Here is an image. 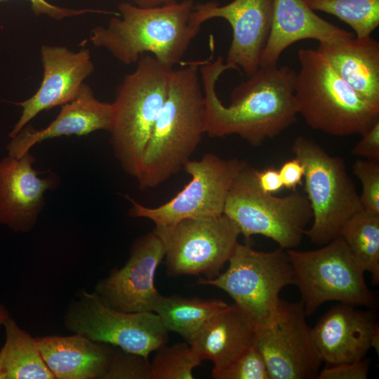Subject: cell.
<instances>
[{"label": "cell", "instance_id": "obj_1", "mask_svg": "<svg viewBox=\"0 0 379 379\" xmlns=\"http://www.w3.org/2000/svg\"><path fill=\"white\" fill-rule=\"evenodd\" d=\"M232 67L221 56L202 61L199 74L206 105V133L222 138L237 135L258 147L289 128L298 115L294 83L296 72L288 66L259 67L232 91L225 105L216 83Z\"/></svg>", "mask_w": 379, "mask_h": 379}, {"label": "cell", "instance_id": "obj_2", "mask_svg": "<svg viewBox=\"0 0 379 379\" xmlns=\"http://www.w3.org/2000/svg\"><path fill=\"white\" fill-rule=\"evenodd\" d=\"M194 61L173 69L168 92L145 147L140 189L154 188L177 174L206 133V105L199 67Z\"/></svg>", "mask_w": 379, "mask_h": 379}, {"label": "cell", "instance_id": "obj_3", "mask_svg": "<svg viewBox=\"0 0 379 379\" xmlns=\"http://www.w3.org/2000/svg\"><path fill=\"white\" fill-rule=\"evenodd\" d=\"M194 4L193 0H183L144 8L122 2L119 15L111 18L107 26L91 31L90 41L126 65L147 54L173 67L199 33L190 22Z\"/></svg>", "mask_w": 379, "mask_h": 379}, {"label": "cell", "instance_id": "obj_4", "mask_svg": "<svg viewBox=\"0 0 379 379\" xmlns=\"http://www.w3.org/2000/svg\"><path fill=\"white\" fill-rule=\"evenodd\" d=\"M294 83L298 114L312 129L334 136L363 135L379 120L377 108L360 96L317 49L298 51Z\"/></svg>", "mask_w": 379, "mask_h": 379}, {"label": "cell", "instance_id": "obj_5", "mask_svg": "<svg viewBox=\"0 0 379 379\" xmlns=\"http://www.w3.org/2000/svg\"><path fill=\"white\" fill-rule=\"evenodd\" d=\"M136 63L135 70L125 75L117 88L109 130L115 157L123 170L135 178L166 99L173 69L147 54Z\"/></svg>", "mask_w": 379, "mask_h": 379}, {"label": "cell", "instance_id": "obj_6", "mask_svg": "<svg viewBox=\"0 0 379 379\" xmlns=\"http://www.w3.org/2000/svg\"><path fill=\"white\" fill-rule=\"evenodd\" d=\"M292 151L304 166L305 192L312 213L305 235L321 246L337 237L348 219L362 210L360 196L340 157L303 136L295 138Z\"/></svg>", "mask_w": 379, "mask_h": 379}, {"label": "cell", "instance_id": "obj_7", "mask_svg": "<svg viewBox=\"0 0 379 379\" xmlns=\"http://www.w3.org/2000/svg\"><path fill=\"white\" fill-rule=\"evenodd\" d=\"M254 170L246 163L239 171L227 194L223 214L247 240L261 235L273 240L279 248L294 249L312 218L306 195L296 190L282 197L265 193L256 184Z\"/></svg>", "mask_w": 379, "mask_h": 379}, {"label": "cell", "instance_id": "obj_8", "mask_svg": "<svg viewBox=\"0 0 379 379\" xmlns=\"http://www.w3.org/2000/svg\"><path fill=\"white\" fill-rule=\"evenodd\" d=\"M286 252L307 317L328 301L376 307L377 298L366 283L365 272L340 236L314 250Z\"/></svg>", "mask_w": 379, "mask_h": 379}, {"label": "cell", "instance_id": "obj_9", "mask_svg": "<svg viewBox=\"0 0 379 379\" xmlns=\"http://www.w3.org/2000/svg\"><path fill=\"white\" fill-rule=\"evenodd\" d=\"M227 262L224 272L210 279L199 278L198 284L225 291L253 317L258 327L272 324L279 315L281 291L294 285L286 250L259 251L238 243Z\"/></svg>", "mask_w": 379, "mask_h": 379}, {"label": "cell", "instance_id": "obj_10", "mask_svg": "<svg viewBox=\"0 0 379 379\" xmlns=\"http://www.w3.org/2000/svg\"><path fill=\"white\" fill-rule=\"evenodd\" d=\"M246 164L238 159H222L208 153L198 160L190 159L183 166L190 182L172 199L156 206H144L128 196L129 215L152 220L156 228L173 225L192 218L216 217L223 214L230 187Z\"/></svg>", "mask_w": 379, "mask_h": 379}, {"label": "cell", "instance_id": "obj_11", "mask_svg": "<svg viewBox=\"0 0 379 379\" xmlns=\"http://www.w3.org/2000/svg\"><path fill=\"white\" fill-rule=\"evenodd\" d=\"M65 323L76 334L148 359L168 340V331L157 313L116 310L96 292L83 291L71 304Z\"/></svg>", "mask_w": 379, "mask_h": 379}, {"label": "cell", "instance_id": "obj_12", "mask_svg": "<svg viewBox=\"0 0 379 379\" xmlns=\"http://www.w3.org/2000/svg\"><path fill=\"white\" fill-rule=\"evenodd\" d=\"M154 230L164 244L168 274H203L206 279L220 274L241 234L236 224L225 214L185 219Z\"/></svg>", "mask_w": 379, "mask_h": 379}, {"label": "cell", "instance_id": "obj_13", "mask_svg": "<svg viewBox=\"0 0 379 379\" xmlns=\"http://www.w3.org/2000/svg\"><path fill=\"white\" fill-rule=\"evenodd\" d=\"M301 300L281 299L276 320L258 327L255 345L270 379H317L322 364Z\"/></svg>", "mask_w": 379, "mask_h": 379}, {"label": "cell", "instance_id": "obj_14", "mask_svg": "<svg viewBox=\"0 0 379 379\" xmlns=\"http://www.w3.org/2000/svg\"><path fill=\"white\" fill-rule=\"evenodd\" d=\"M272 15L273 0H233L223 6L211 1L194 4L190 22L199 32L202 24L208 20H225L232 30L225 63L249 77L259 68Z\"/></svg>", "mask_w": 379, "mask_h": 379}, {"label": "cell", "instance_id": "obj_15", "mask_svg": "<svg viewBox=\"0 0 379 379\" xmlns=\"http://www.w3.org/2000/svg\"><path fill=\"white\" fill-rule=\"evenodd\" d=\"M164 256V244L154 230L139 237L126 263L101 281L96 293L118 310L154 312L161 296L155 287L154 277Z\"/></svg>", "mask_w": 379, "mask_h": 379}, {"label": "cell", "instance_id": "obj_16", "mask_svg": "<svg viewBox=\"0 0 379 379\" xmlns=\"http://www.w3.org/2000/svg\"><path fill=\"white\" fill-rule=\"evenodd\" d=\"M40 53L42 81L32 96L16 103L22 111L9 133L11 138L41 112L73 100L94 71L90 51L85 47L73 51L65 46L44 45Z\"/></svg>", "mask_w": 379, "mask_h": 379}, {"label": "cell", "instance_id": "obj_17", "mask_svg": "<svg viewBox=\"0 0 379 379\" xmlns=\"http://www.w3.org/2000/svg\"><path fill=\"white\" fill-rule=\"evenodd\" d=\"M312 331L319 357L326 366L362 359L371 348L378 354L379 325L371 309L338 302Z\"/></svg>", "mask_w": 379, "mask_h": 379}, {"label": "cell", "instance_id": "obj_18", "mask_svg": "<svg viewBox=\"0 0 379 379\" xmlns=\"http://www.w3.org/2000/svg\"><path fill=\"white\" fill-rule=\"evenodd\" d=\"M34 161L29 151L0 162V223L14 231L32 228L44 206V192L55 184L53 176H39Z\"/></svg>", "mask_w": 379, "mask_h": 379}, {"label": "cell", "instance_id": "obj_19", "mask_svg": "<svg viewBox=\"0 0 379 379\" xmlns=\"http://www.w3.org/2000/svg\"><path fill=\"white\" fill-rule=\"evenodd\" d=\"M112 103L98 100L91 88L84 84L78 95L62 105L57 117L46 127H24L7 145L8 155L20 157L36 144L63 135H84L100 130L109 131Z\"/></svg>", "mask_w": 379, "mask_h": 379}, {"label": "cell", "instance_id": "obj_20", "mask_svg": "<svg viewBox=\"0 0 379 379\" xmlns=\"http://www.w3.org/2000/svg\"><path fill=\"white\" fill-rule=\"evenodd\" d=\"M258 325L233 303L213 314L190 343L201 360L213 364L212 378L255 344Z\"/></svg>", "mask_w": 379, "mask_h": 379}, {"label": "cell", "instance_id": "obj_21", "mask_svg": "<svg viewBox=\"0 0 379 379\" xmlns=\"http://www.w3.org/2000/svg\"><path fill=\"white\" fill-rule=\"evenodd\" d=\"M352 36L317 15L304 0H273L270 33L259 67L277 65L282 53L303 39L327 42Z\"/></svg>", "mask_w": 379, "mask_h": 379}, {"label": "cell", "instance_id": "obj_22", "mask_svg": "<svg viewBox=\"0 0 379 379\" xmlns=\"http://www.w3.org/2000/svg\"><path fill=\"white\" fill-rule=\"evenodd\" d=\"M317 50L360 96L379 108V43L355 35L319 42Z\"/></svg>", "mask_w": 379, "mask_h": 379}, {"label": "cell", "instance_id": "obj_23", "mask_svg": "<svg viewBox=\"0 0 379 379\" xmlns=\"http://www.w3.org/2000/svg\"><path fill=\"white\" fill-rule=\"evenodd\" d=\"M41 357L58 379L104 378L114 347L80 334L36 338Z\"/></svg>", "mask_w": 379, "mask_h": 379}, {"label": "cell", "instance_id": "obj_24", "mask_svg": "<svg viewBox=\"0 0 379 379\" xmlns=\"http://www.w3.org/2000/svg\"><path fill=\"white\" fill-rule=\"evenodd\" d=\"M3 326L6 341L0 350V379H53L36 338L21 329L10 317Z\"/></svg>", "mask_w": 379, "mask_h": 379}, {"label": "cell", "instance_id": "obj_25", "mask_svg": "<svg viewBox=\"0 0 379 379\" xmlns=\"http://www.w3.org/2000/svg\"><path fill=\"white\" fill-rule=\"evenodd\" d=\"M227 305L218 299L161 295L154 312L168 332L179 334L190 344L206 322Z\"/></svg>", "mask_w": 379, "mask_h": 379}, {"label": "cell", "instance_id": "obj_26", "mask_svg": "<svg viewBox=\"0 0 379 379\" xmlns=\"http://www.w3.org/2000/svg\"><path fill=\"white\" fill-rule=\"evenodd\" d=\"M352 257L372 283L379 284V214L364 209L345 223L340 234Z\"/></svg>", "mask_w": 379, "mask_h": 379}, {"label": "cell", "instance_id": "obj_27", "mask_svg": "<svg viewBox=\"0 0 379 379\" xmlns=\"http://www.w3.org/2000/svg\"><path fill=\"white\" fill-rule=\"evenodd\" d=\"M314 11L333 15L355 32L357 37L370 36L379 26V0H304Z\"/></svg>", "mask_w": 379, "mask_h": 379}, {"label": "cell", "instance_id": "obj_28", "mask_svg": "<svg viewBox=\"0 0 379 379\" xmlns=\"http://www.w3.org/2000/svg\"><path fill=\"white\" fill-rule=\"evenodd\" d=\"M201 360L187 342L166 344L156 350L150 363L151 379H193Z\"/></svg>", "mask_w": 379, "mask_h": 379}, {"label": "cell", "instance_id": "obj_29", "mask_svg": "<svg viewBox=\"0 0 379 379\" xmlns=\"http://www.w3.org/2000/svg\"><path fill=\"white\" fill-rule=\"evenodd\" d=\"M213 378L270 379V377L265 361L255 344Z\"/></svg>", "mask_w": 379, "mask_h": 379}, {"label": "cell", "instance_id": "obj_30", "mask_svg": "<svg viewBox=\"0 0 379 379\" xmlns=\"http://www.w3.org/2000/svg\"><path fill=\"white\" fill-rule=\"evenodd\" d=\"M352 171L361 184L362 209L379 214V161L358 158L352 164Z\"/></svg>", "mask_w": 379, "mask_h": 379}, {"label": "cell", "instance_id": "obj_31", "mask_svg": "<svg viewBox=\"0 0 379 379\" xmlns=\"http://www.w3.org/2000/svg\"><path fill=\"white\" fill-rule=\"evenodd\" d=\"M114 347L115 349L104 378L151 379L148 359Z\"/></svg>", "mask_w": 379, "mask_h": 379}, {"label": "cell", "instance_id": "obj_32", "mask_svg": "<svg viewBox=\"0 0 379 379\" xmlns=\"http://www.w3.org/2000/svg\"><path fill=\"white\" fill-rule=\"evenodd\" d=\"M371 360H360L326 366L320 370L317 379H366Z\"/></svg>", "mask_w": 379, "mask_h": 379}, {"label": "cell", "instance_id": "obj_33", "mask_svg": "<svg viewBox=\"0 0 379 379\" xmlns=\"http://www.w3.org/2000/svg\"><path fill=\"white\" fill-rule=\"evenodd\" d=\"M361 136L352 149L353 154L359 158L379 161V120Z\"/></svg>", "mask_w": 379, "mask_h": 379}, {"label": "cell", "instance_id": "obj_34", "mask_svg": "<svg viewBox=\"0 0 379 379\" xmlns=\"http://www.w3.org/2000/svg\"><path fill=\"white\" fill-rule=\"evenodd\" d=\"M6 0H0L1 1ZM35 15H46L56 20L79 15L88 13L102 12L94 9H70L53 5L46 0H28Z\"/></svg>", "mask_w": 379, "mask_h": 379}, {"label": "cell", "instance_id": "obj_35", "mask_svg": "<svg viewBox=\"0 0 379 379\" xmlns=\"http://www.w3.org/2000/svg\"><path fill=\"white\" fill-rule=\"evenodd\" d=\"M284 187L295 190L302 183L305 169L302 162L296 157L286 161L279 169Z\"/></svg>", "mask_w": 379, "mask_h": 379}, {"label": "cell", "instance_id": "obj_36", "mask_svg": "<svg viewBox=\"0 0 379 379\" xmlns=\"http://www.w3.org/2000/svg\"><path fill=\"white\" fill-rule=\"evenodd\" d=\"M254 177L258 187L265 193L274 194L284 187L279 170L274 168L262 171L255 169Z\"/></svg>", "mask_w": 379, "mask_h": 379}, {"label": "cell", "instance_id": "obj_37", "mask_svg": "<svg viewBox=\"0 0 379 379\" xmlns=\"http://www.w3.org/2000/svg\"><path fill=\"white\" fill-rule=\"evenodd\" d=\"M134 4L140 7H154L166 4H169L177 1V0H132Z\"/></svg>", "mask_w": 379, "mask_h": 379}, {"label": "cell", "instance_id": "obj_38", "mask_svg": "<svg viewBox=\"0 0 379 379\" xmlns=\"http://www.w3.org/2000/svg\"><path fill=\"white\" fill-rule=\"evenodd\" d=\"M9 317L8 310L3 305L0 304V326L3 325L6 319Z\"/></svg>", "mask_w": 379, "mask_h": 379}]
</instances>
